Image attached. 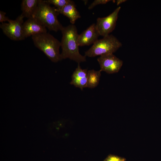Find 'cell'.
I'll list each match as a JSON object with an SVG mask.
<instances>
[{"label":"cell","mask_w":161,"mask_h":161,"mask_svg":"<svg viewBox=\"0 0 161 161\" xmlns=\"http://www.w3.org/2000/svg\"><path fill=\"white\" fill-rule=\"evenodd\" d=\"M59 14L55 8L51 7L45 0H40L32 17L49 30L57 32L61 31L63 27L58 19Z\"/></svg>","instance_id":"cell-3"},{"label":"cell","mask_w":161,"mask_h":161,"mask_svg":"<svg viewBox=\"0 0 161 161\" xmlns=\"http://www.w3.org/2000/svg\"><path fill=\"white\" fill-rule=\"evenodd\" d=\"M122 46V43L115 36L109 35L98 39L85 53V56L93 57L113 53Z\"/></svg>","instance_id":"cell-4"},{"label":"cell","mask_w":161,"mask_h":161,"mask_svg":"<svg viewBox=\"0 0 161 161\" xmlns=\"http://www.w3.org/2000/svg\"><path fill=\"white\" fill-rule=\"evenodd\" d=\"M115 1L116 2V4L117 5H118L120 4L124 3L126 1V0H117Z\"/></svg>","instance_id":"cell-18"},{"label":"cell","mask_w":161,"mask_h":161,"mask_svg":"<svg viewBox=\"0 0 161 161\" xmlns=\"http://www.w3.org/2000/svg\"><path fill=\"white\" fill-rule=\"evenodd\" d=\"M40 0H23L21 7V14L24 17L31 18L35 13Z\"/></svg>","instance_id":"cell-12"},{"label":"cell","mask_w":161,"mask_h":161,"mask_svg":"<svg viewBox=\"0 0 161 161\" xmlns=\"http://www.w3.org/2000/svg\"><path fill=\"white\" fill-rule=\"evenodd\" d=\"M100 35L96 27V24H91L78 35V43L79 46H89L95 43Z\"/></svg>","instance_id":"cell-9"},{"label":"cell","mask_w":161,"mask_h":161,"mask_svg":"<svg viewBox=\"0 0 161 161\" xmlns=\"http://www.w3.org/2000/svg\"><path fill=\"white\" fill-rule=\"evenodd\" d=\"M23 30L25 38L47 32L46 28L37 19L32 17L24 22Z\"/></svg>","instance_id":"cell-8"},{"label":"cell","mask_w":161,"mask_h":161,"mask_svg":"<svg viewBox=\"0 0 161 161\" xmlns=\"http://www.w3.org/2000/svg\"><path fill=\"white\" fill-rule=\"evenodd\" d=\"M101 71L94 69L88 71L87 87L93 88L98 85L101 75Z\"/></svg>","instance_id":"cell-13"},{"label":"cell","mask_w":161,"mask_h":161,"mask_svg":"<svg viewBox=\"0 0 161 161\" xmlns=\"http://www.w3.org/2000/svg\"><path fill=\"white\" fill-rule=\"evenodd\" d=\"M120 9L118 7L107 16L97 19L96 27L100 35L107 36L114 30Z\"/></svg>","instance_id":"cell-6"},{"label":"cell","mask_w":161,"mask_h":161,"mask_svg":"<svg viewBox=\"0 0 161 161\" xmlns=\"http://www.w3.org/2000/svg\"><path fill=\"white\" fill-rule=\"evenodd\" d=\"M24 17L21 14L15 20L10 19L8 23H1L0 27L4 34L10 39L16 41L23 40L25 38L23 30Z\"/></svg>","instance_id":"cell-5"},{"label":"cell","mask_w":161,"mask_h":161,"mask_svg":"<svg viewBox=\"0 0 161 161\" xmlns=\"http://www.w3.org/2000/svg\"><path fill=\"white\" fill-rule=\"evenodd\" d=\"M62 38L61 42V59L69 58L78 64L86 61V56L79 52L78 39L79 34L74 24L63 27L61 30Z\"/></svg>","instance_id":"cell-1"},{"label":"cell","mask_w":161,"mask_h":161,"mask_svg":"<svg viewBox=\"0 0 161 161\" xmlns=\"http://www.w3.org/2000/svg\"><path fill=\"white\" fill-rule=\"evenodd\" d=\"M124 158L117 156L110 155H109L104 160V161H125Z\"/></svg>","instance_id":"cell-16"},{"label":"cell","mask_w":161,"mask_h":161,"mask_svg":"<svg viewBox=\"0 0 161 161\" xmlns=\"http://www.w3.org/2000/svg\"><path fill=\"white\" fill-rule=\"evenodd\" d=\"M55 8L59 14H62L68 17L72 24H73L77 20L81 17L74 2L72 1L61 9Z\"/></svg>","instance_id":"cell-11"},{"label":"cell","mask_w":161,"mask_h":161,"mask_svg":"<svg viewBox=\"0 0 161 161\" xmlns=\"http://www.w3.org/2000/svg\"><path fill=\"white\" fill-rule=\"evenodd\" d=\"M71 0H46V2L48 4L54 5L56 8L61 9L70 2Z\"/></svg>","instance_id":"cell-14"},{"label":"cell","mask_w":161,"mask_h":161,"mask_svg":"<svg viewBox=\"0 0 161 161\" xmlns=\"http://www.w3.org/2000/svg\"><path fill=\"white\" fill-rule=\"evenodd\" d=\"M6 13L4 11H0V22L1 23L6 21H8L10 19L6 16Z\"/></svg>","instance_id":"cell-17"},{"label":"cell","mask_w":161,"mask_h":161,"mask_svg":"<svg viewBox=\"0 0 161 161\" xmlns=\"http://www.w3.org/2000/svg\"><path fill=\"white\" fill-rule=\"evenodd\" d=\"M100 67V70L109 74L118 72L123 64V61L113 53L103 55L97 59Z\"/></svg>","instance_id":"cell-7"},{"label":"cell","mask_w":161,"mask_h":161,"mask_svg":"<svg viewBox=\"0 0 161 161\" xmlns=\"http://www.w3.org/2000/svg\"><path fill=\"white\" fill-rule=\"evenodd\" d=\"M35 46L43 52L52 62L62 60L59 49L61 42L48 33L37 34L32 36Z\"/></svg>","instance_id":"cell-2"},{"label":"cell","mask_w":161,"mask_h":161,"mask_svg":"<svg viewBox=\"0 0 161 161\" xmlns=\"http://www.w3.org/2000/svg\"><path fill=\"white\" fill-rule=\"evenodd\" d=\"M112 1L110 0H95L89 6L88 9L91 10L97 5L105 4L108 2Z\"/></svg>","instance_id":"cell-15"},{"label":"cell","mask_w":161,"mask_h":161,"mask_svg":"<svg viewBox=\"0 0 161 161\" xmlns=\"http://www.w3.org/2000/svg\"><path fill=\"white\" fill-rule=\"evenodd\" d=\"M88 72L87 69H83L80 64H78L77 67L72 75L70 84L79 88L81 90L87 87Z\"/></svg>","instance_id":"cell-10"}]
</instances>
